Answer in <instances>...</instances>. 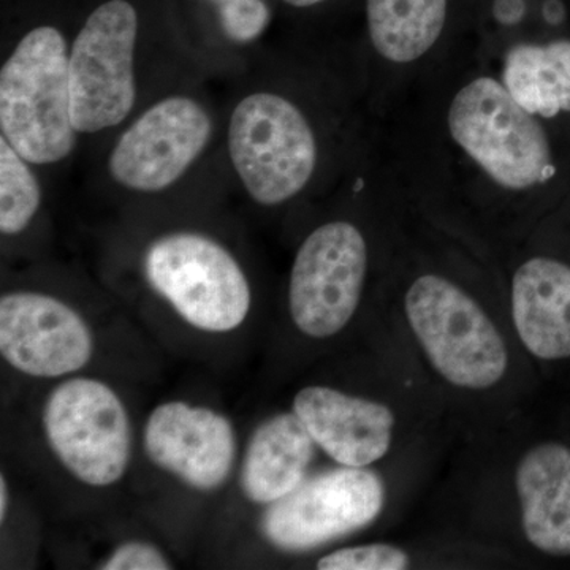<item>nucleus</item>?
Wrapping results in <instances>:
<instances>
[{
    "mask_svg": "<svg viewBox=\"0 0 570 570\" xmlns=\"http://www.w3.org/2000/svg\"><path fill=\"white\" fill-rule=\"evenodd\" d=\"M379 118V160L412 200L513 209L569 198L570 126L523 107L474 43L460 41Z\"/></svg>",
    "mask_w": 570,
    "mask_h": 570,
    "instance_id": "obj_1",
    "label": "nucleus"
},
{
    "mask_svg": "<svg viewBox=\"0 0 570 570\" xmlns=\"http://www.w3.org/2000/svg\"><path fill=\"white\" fill-rule=\"evenodd\" d=\"M69 51L61 26L37 22L18 39L0 69L2 137L32 165L61 163L77 145Z\"/></svg>",
    "mask_w": 570,
    "mask_h": 570,
    "instance_id": "obj_2",
    "label": "nucleus"
},
{
    "mask_svg": "<svg viewBox=\"0 0 570 570\" xmlns=\"http://www.w3.org/2000/svg\"><path fill=\"white\" fill-rule=\"evenodd\" d=\"M228 156L255 204H291L316 181L324 146L313 115L276 91L249 94L228 122Z\"/></svg>",
    "mask_w": 570,
    "mask_h": 570,
    "instance_id": "obj_3",
    "label": "nucleus"
},
{
    "mask_svg": "<svg viewBox=\"0 0 570 570\" xmlns=\"http://www.w3.org/2000/svg\"><path fill=\"white\" fill-rule=\"evenodd\" d=\"M403 305L409 328L449 384L480 392L504 379L508 346L487 311L459 283L422 273L407 285Z\"/></svg>",
    "mask_w": 570,
    "mask_h": 570,
    "instance_id": "obj_4",
    "label": "nucleus"
},
{
    "mask_svg": "<svg viewBox=\"0 0 570 570\" xmlns=\"http://www.w3.org/2000/svg\"><path fill=\"white\" fill-rule=\"evenodd\" d=\"M142 0H94L69 51L71 122L78 134L119 126L137 102L135 51Z\"/></svg>",
    "mask_w": 570,
    "mask_h": 570,
    "instance_id": "obj_5",
    "label": "nucleus"
},
{
    "mask_svg": "<svg viewBox=\"0 0 570 570\" xmlns=\"http://www.w3.org/2000/svg\"><path fill=\"white\" fill-rule=\"evenodd\" d=\"M149 287L183 321L206 333L234 332L249 316L250 285L227 247L197 232H175L142 258Z\"/></svg>",
    "mask_w": 570,
    "mask_h": 570,
    "instance_id": "obj_6",
    "label": "nucleus"
},
{
    "mask_svg": "<svg viewBox=\"0 0 570 570\" xmlns=\"http://www.w3.org/2000/svg\"><path fill=\"white\" fill-rule=\"evenodd\" d=\"M41 425L51 452L78 482L102 489L126 474L132 425L121 397L105 382H61L45 401Z\"/></svg>",
    "mask_w": 570,
    "mask_h": 570,
    "instance_id": "obj_7",
    "label": "nucleus"
},
{
    "mask_svg": "<svg viewBox=\"0 0 570 570\" xmlns=\"http://www.w3.org/2000/svg\"><path fill=\"white\" fill-rule=\"evenodd\" d=\"M370 272L365 232L348 219L318 225L296 250L288 277V311L307 337L326 340L354 318Z\"/></svg>",
    "mask_w": 570,
    "mask_h": 570,
    "instance_id": "obj_8",
    "label": "nucleus"
},
{
    "mask_svg": "<svg viewBox=\"0 0 570 570\" xmlns=\"http://www.w3.org/2000/svg\"><path fill=\"white\" fill-rule=\"evenodd\" d=\"M370 96L382 115L460 43L452 0H365Z\"/></svg>",
    "mask_w": 570,
    "mask_h": 570,
    "instance_id": "obj_9",
    "label": "nucleus"
},
{
    "mask_svg": "<svg viewBox=\"0 0 570 570\" xmlns=\"http://www.w3.org/2000/svg\"><path fill=\"white\" fill-rule=\"evenodd\" d=\"M385 505L384 480L367 468L341 466L305 479L273 502L262 532L276 549L306 551L370 527Z\"/></svg>",
    "mask_w": 570,
    "mask_h": 570,
    "instance_id": "obj_10",
    "label": "nucleus"
},
{
    "mask_svg": "<svg viewBox=\"0 0 570 570\" xmlns=\"http://www.w3.org/2000/svg\"><path fill=\"white\" fill-rule=\"evenodd\" d=\"M213 119L189 96H168L149 107L118 138L108 157L112 181L135 193H163L208 148Z\"/></svg>",
    "mask_w": 570,
    "mask_h": 570,
    "instance_id": "obj_11",
    "label": "nucleus"
},
{
    "mask_svg": "<svg viewBox=\"0 0 570 570\" xmlns=\"http://www.w3.org/2000/svg\"><path fill=\"white\" fill-rule=\"evenodd\" d=\"M94 352L91 328L62 299L18 291L0 298V355L26 376L58 379L78 373Z\"/></svg>",
    "mask_w": 570,
    "mask_h": 570,
    "instance_id": "obj_12",
    "label": "nucleus"
},
{
    "mask_svg": "<svg viewBox=\"0 0 570 570\" xmlns=\"http://www.w3.org/2000/svg\"><path fill=\"white\" fill-rule=\"evenodd\" d=\"M142 448L154 466L209 493L234 471L236 433L230 420L213 409L168 401L146 420Z\"/></svg>",
    "mask_w": 570,
    "mask_h": 570,
    "instance_id": "obj_13",
    "label": "nucleus"
},
{
    "mask_svg": "<svg viewBox=\"0 0 570 570\" xmlns=\"http://www.w3.org/2000/svg\"><path fill=\"white\" fill-rule=\"evenodd\" d=\"M294 412L317 448L341 466H371L392 449L396 419L387 404L311 385L296 393Z\"/></svg>",
    "mask_w": 570,
    "mask_h": 570,
    "instance_id": "obj_14",
    "label": "nucleus"
},
{
    "mask_svg": "<svg viewBox=\"0 0 570 570\" xmlns=\"http://www.w3.org/2000/svg\"><path fill=\"white\" fill-rule=\"evenodd\" d=\"M513 325L535 358H570V264L549 254L524 258L510 277Z\"/></svg>",
    "mask_w": 570,
    "mask_h": 570,
    "instance_id": "obj_15",
    "label": "nucleus"
},
{
    "mask_svg": "<svg viewBox=\"0 0 570 570\" xmlns=\"http://www.w3.org/2000/svg\"><path fill=\"white\" fill-rule=\"evenodd\" d=\"M524 538L550 557H570V449L543 442L515 469Z\"/></svg>",
    "mask_w": 570,
    "mask_h": 570,
    "instance_id": "obj_16",
    "label": "nucleus"
},
{
    "mask_svg": "<svg viewBox=\"0 0 570 570\" xmlns=\"http://www.w3.org/2000/svg\"><path fill=\"white\" fill-rule=\"evenodd\" d=\"M316 442L295 412L261 423L249 439L242 464V491L253 504L272 505L306 479Z\"/></svg>",
    "mask_w": 570,
    "mask_h": 570,
    "instance_id": "obj_17",
    "label": "nucleus"
},
{
    "mask_svg": "<svg viewBox=\"0 0 570 570\" xmlns=\"http://www.w3.org/2000/svg\"><path fill=\"white\" fill-rule=\"evenodd\" d=\"M482 55L494 63L523 107L549 121L570 126V36L517 41Z\"/></svg>",
    "mask_w": 570,
    "mask_h": 570,
    "instance_id": "obj_18",
    "label": "nucleus"
},
{
    "mask_svg": "<svg viewBox=\"0 0 570 570\" xmlns=\"http://www.w3.org/2000/svg\"><path fill=\"white\" fill-rule=\"evenodd\" d=\"M31 165L0 137V232L3 236L22 234L39 213L41 187Z\"/></svg>",
    "mask_w": 570,
    "mask_h": 570,
    "instance_id": "obj_19",
    "label": "nucleus"
},
{
    "mask_svg": "<svg viewBox=\"0 0 570 570\" xmlns=\"http://www.w3.org/2000/svg\"><path fill=\"white\" fill-rule=\"evenodd\" d=\"M190 10L236 45L257 41L273 21L272 0H187Z\"/></svg>",
    "mask_w": 570,
    "mask_h": 570,
    "instance_id": "obj_20",
    "label": "nucleus"
},
{
    "mask_svg": "<svg viewBox=\"0 0 570 570\" xmlns=\"http://www.w3.org/2000/svg\"><path fill=\"white\" fill-rule=\"evenodd\" d=\"M411 558L403 549L389 543H366L332 551L317 561L321 570H404Z\"/></svg>",
    "mask_w": 570,
    "mask_h": 570,
    "instance_id": "obj_21",
    "label": "nucleus"
},
{
    "mask_svg": "<svg viewBox=\"0 0 570 570\" xmlns=\"http://www.w3.org/2000/svg\"><path fill=\"white\" fill-rule=\"evenodd\" d=\"M174 568L163 551L148 542L132 540L112 551L99 569L102 570H168Z\"/></svg>",
    "mask_w": 570,
    "mask_h": 570,
    "instance_id": "obj_22",
    "label": "nucleus"
},
{
    "mask_svg": "<svg viewBox=\"0 0 570 570\" xmlns=\"http://www.w3.org/2000/svg\"><path fill=\"white\" fill-rule=\"evenodd\" d=\"M279 2L292 10L311 11L322 9V7H325L326 3L332 2V0H279Z\"/></svg>",
    "mask_w": 570,
    "mask_h": 570,
    "instance_id": "obj_23",
    "label": "nucleus"
},
{
    "mask_svg": "<svg viewBox=\"0 0 570 570\" xmlns=\"http://www.w3.org/2000/svg\"><path fill=\"white\" fill-rule=\"evenodd\" d=\"M7 512H9V483L6 475L0 478V521H6Z\"/></svg>",
    "mask_w": 570,
    "mask_h": 570,
    "instance_id": "obj_24",
    "label": "nucleus"
}]
</instances>
